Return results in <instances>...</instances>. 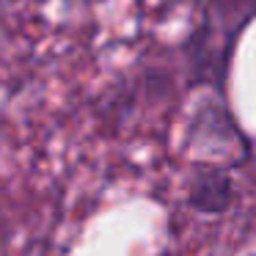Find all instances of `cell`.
I'll list each match as a JSON object with an SVG mask.
<instances>
[{
  "label": "cell",
  "instance_id": "cell-2",
  "mask_svg": "<svg viewBox=\"0 0 256 256\" xmlns=\"http://www.w3.org/2000/svg\"><path fill=\"white\" fill-rule=\"evenodd\" d=\"M234 201V182L226 168L198 166L188 182V204L201 215H220Z\"/></svg>",
  "mask_w": 256,
  "mask_h": 256
},
{
  "label": "cell",
  "instance_id": "cell-1",
  "mask_svg": "<svg viewBox=\"0 0 256 256\" xmlns=\"http://www.w3.org/2000/svg\"><path fill=\"white\" fill-rule=\"evenodd\" d=\"M254 17L256 0H206L201 22L184 42L190 83L223 91L234 44Z\"/></svg>",
  "mask_w": 256,
  "mask_h": 256
},
{
  "label": "cell",
  "instance_id": "cell-3",
  "mask_svg": "<svg viewBox=\"0 0 256 256\" xmlns=\"http://www.w3.org/2000/svg\"><path fill=\"white\" fill-rule=\"evenodd\" d=\"M12 3H20V0H0V6H12Z\"/></svg>",
  "mask_w": 256,
  "mask_h": 256
}]
</instances>
